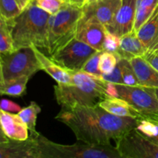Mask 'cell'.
<instances>
[{
  "label": "cell",
  "instance_id": "d6a6232c",
  "mask_svg": "<svg viewBox=\"0 0 158 158\" xmlns=\"http://www.w3.org/2000/svg\"><path fill=\"white\" fill-rule=\"evenodd\" d=\"M143 57L158 71V51H148Z\"/></svg>",
  "mask_w": 158,
  "mask_h": 158
},
{
  "label": "cell",
  "instance_id": "d4e9b609",
  "mask_svg": "<svg viewBox=\"0 0 158 158\" xmlns=\"http://www.w3.org/2000/svg\"><path fill=\"white\" fill-rule=\"evenodd\" d=\"M22 12L15 0H0V17L6 21H11Z\"/></svg>",
  "mask_w": 158,
  "mask_h": 158
},
{
  "label": "cell",
  "instance_id": "8d00e7d4",
  "mask_svg": "<svg viewBox=\"0 0 158 158\" xmlns=\"http://www.w3.org/2000/svg\"><path fill=\"white\" fill-rule=\"evenodd\" d=\"M153 89V91L154 92V94H155V95L157 96V99H158V88H152Z\"/></svg>",
  "mask_w": 158,
  "mask_h": 158
},
{
  "label": "cell",
  "instance_id": "30bf717a",
  "mask_svg": "<svg viewBox=\"0 0 158 158\" xmlns=\"http://www.w3.org/2000/svg\"><path fill=\"white\" fill-rule=\"evenodd\" d=\"M122 0H94L87 2L82 7L80 23L94 22L106 26L115 17Z\"/></svg>",
  "mask_w": 158,
  "mask_h": 158
},
{
  "label": "cell",
  "instance_id": "52a82bcc",
  "mask_svg": "<svg viewBox=\"0 0 158 158\" xmlns=\"http://www.w3.org/2000/svg\"><path fill=\"white\" fill-rule=\"evenodd\" d=\"M115 88L116 97L127 102L140 113L141 118L158 116V99L152 88L124 84H115Z\"/></svg>",
  "mask_w": 158,
  "mask_h": 158
},
{
  "label": "cell",
  "instance_id": "9a60e30c",
  "mask_svg": "<svg viewBox=\"0 0 158 158\" xmlns=\"http://www.w3.org/2000/svg\"><path fill=\"white\" fill-rule=\"evenodd\" d=\"M148 51L134 31L120 37V47L117 52L119 60L126 59L131 60L134 57L143 56Z\"/></svg>",
  "mask_w": 158,
  "mask_h": 158
},
{
  "label": "cell",
  "instance_id": "d590c367",
  "mask_svg": "<svg viewBox=\"0 0 158 158\" xmlns=\"http://www.w3.org/2000/svg\"><path fill=\"white\" fill-rule=\"evenodd\" d=\"M145 119H148V120H151V121L154 122V123H157V124H158V116H157V117H148V118H145Z\"/></svg>",
  "mask_w": 158,
  "mask_h": 158
},
{
  "label": "cell",
  "instance_id": "cb8c5ba5",
  "mask_svg": "<svg viewBox=\"0 0 158 158\" xmlns=\"http://www.w3.org/2000/svg\"><path fill=\"white\" fill-rule=\"evenodd\" d=\"M118 65L121 69L124 85L140 86L138 79L130 60L126 59H120L118 61Z\"/></svg>",
  "mask_w": 158,
  "mask_h": 158
},
{
  "label": "cell",
  "instance_id": "74e56055",
  "mask_svg": "<svg viewBox=\"0 0 158 158\" xmlns=\"http://www.w3.org/2000/svg\"><path fill=\"white\" fill-rule=\"evenodd\" d=\"M90 1H94V0H86V2H90ZM86 3H85V4H86Z\"/></svg>",
  "mask_w": 158,
  "mask_h": 158
},
{
  "label": "cell",
  "instance_id": "83f0119b",
  "mask_svg": "<svg viewBox=\"0 0 158 158\" xmlns=\"http://www.w3.org/2000/svg\"><path fill=\"white\" fill-rule=\"evenodd\" d=\"M100 54H101V51H98L95 54H94L85 63L81 72L86 73H89L90 75L94 76V77L101 78L103 73L99 69V61H100Z\"/></svg>",
  "mask_w": 158,
  "mask_h": 158
},
{
  "label": "cell",
  "instance_id": "9c48e42d",
  "mask_svg": "<svg viewBox=\"0 0 158 158\" xmlns=\"http://www.w3.org/2000/svg\"><path fill=\"white\" fill-rule=\"evenodd\" d=\"M116 141L121 158H158V144L137 128L128 131Z\"/></svg>",
  "mask_w": 158,
  "mask_h": 158
},
{
  "label": "cell",
  "instance_id": "4316f807",
  "mask_svg": "<svg viewBox=\"0 0 158 158\" xmlns=\"http://www.w3.org/2000/svg\"><path fill=\"white\" fill-rule=\"evenodd\" d=\"M119 59L115 54L108 51H101L99 61V69L102 73H110L117 66Z\"/></svg>",
  "mask_w": 158,
  "mask_h": 158
},
{
  "label": "cell",
  "instance_id": "d6986e66",
  "mask_svg": "<svg viewBox=\"0 0 158 158\" xmlns=\"http://www.w3.org/2000/svg\"><path fill=\"white\" fill-rule=\"evenodd\" d=\"M99 106L108 113L119 117L141 118V115L129 103L120 97H107L99 103Z\"/></svg>",
  "mask_w": 158,
  "mask_h": 158
},
{
  "label": "cell",
  "instance_id": "ba28073f",
  "mask_svg": "<svg viewBox=\"0 0 158 158\" xmlns=\"http://www.w3.org/2000/svg\"><path fill=\"white\" fill-rule=\"evenodd\" d=\"M97 52V49L75 37L50 57L59 66L73 73L80 72L86 61Z\"/></svg>",
  "mask_w": 158,
  "mask_h": 158
},
{
  "label": "cell",
  "instance_id": "f546056e",
  "mask_svg": "<svg viewBox=\"0 0 158 158\" xmlns=\"http://www.w3.org/2000/svg\"><path fill=\"white\" fill-rule=\"evenodd\" d=\"M119 47H120V37L106 31L103 50L113 52L117 56Z\"/></svg>",
  "mask_w": 158,
  "mask_h": 158
},
{
  "label": "cell",
  "instance_id": "8992f818",
  "mask_svg": "<svg viewBox=\"0 0 158 158\" xmlns=\"http://www.w3.org/2000/svg\"><path fill=\"white\" fill-rule=\"evenodd\" d=\"M0 81L22 77H31L42 70L32 46L15 49L0 56Z\"/></svg>",
  "mask_w": 158,
  "mask_h": 158
},
{
  "label": "cell",
  "instance_id": "f1b7e54d",
  "mask_svg": "<svg viewBox=\"0 0 158 158\" xmlns=\"http://www.w3.org/2000/svg\"><path fill=\"white\" fill-rule=\"evenodd\" d=\"M66 0H35V4L50 15L56 14Z\"/></svg>",
  "mask_w": 158,
  "mask_h": 158
},
{
  "label": "cell",
  "instance_id": "ffe728a7",
  "mask_svg": "<svg viewBox=\"0 0 158 158\" xmlns=\"http://www.w3.org/2000/svg\"><path fill=\"white\" fill-rule=\"evenodd\" d=\"M29 77H22L12 80L0 81L1 95L20 97L25 93Z\"/></svg>",
  "mask_w": 158,
  "mask_h": 158
},
{
  "label": "cell",
  "instance_id": "4fadbf2b",
  "mask_svg": "<svg viewBox=\"0 0 158 158\" xmlns=\"http://www.w3.org/2000/svg\"><path fill=\"white\" fill-rule=\"evenodd\" d=\"M1 133L11 140H26L29 137V129L18 114L0 110Z\"/></svg>",
  "mask_w": 158,
  "mask_h": 158
},
{
  "label": "cell",
  "instance_id": "1f68e13d",
  "mask_svg": "<svg viewBox=\"0 0 158 158\" xmlns=\"http://www.w3.org/2000/svg\"><path fill=\"white\" fill-rule=\"evenodd\" d=\"M4 111L10 113H19L22 110L21 106L17 103L6 99H2L1 100V109Z\"/></svg>",
  "mask_w": 158,
  "mask_h": 158
},
{
  "label": "cell",
  "instance_id": "6da1fadb",
  "mask_svg": "<svg viewBox=\"0 0 158 158\" xmlns=\"http://www.w3.org/2000/svg\"><path fill=\"white\" fill-rule=\"evenodd\" d=\"M56 120L73 132L78 141L90 145H110L131 130L137 128L139 119L114 115L99 104L62 110Z\"/></svg>",
  "mask_w": 158,
  "mask_h": 158
},
{
  "label": "cell",
  "instance_id": "ac0fdd59",
  "mask_svg": "<svg viewBox=\"0 0 158 158\" xmlns=\"http://www.w3.org/2000/svg\"><path fill=\"white\" fill-rule=\"evenodd\" d=\"M31 46L35 52L37 60L41 66L42 70H44L46 73L49 74L57 82V83H68L70 82L72 78V73H69V71L59 66L55 61L51 59V57L46 56L35 46L32 45Z\"/></svg>",
  "mask_w": 158,
  "mask_h": 158
},
{
  "label": "cell",
  "instance_id": "e0dca14e",
  "mask_svg": "<svg viewBox=\"0 0 158 158\" xmlns=\"http://www.w3.org/2000/svg\"><path fill=\"white\" fill-rule=\"evenodd\" d=\"M137 34L148 51H158V5Z\"/></svg>",
  "mask_w": 158,
  "mask_h": 158
},
{
  "label": "cell",
  "instance_id": "277c9868",
  "mask_svg": "<svg viewBox=\"0 0 158 158\" xmlns=\"http://www.w3.org/2000/svg\"><path fill=\"white\" fill-rule=\"evenodd\" d=\"M36 145L37 158H121L112 145H90L82 141L63 145L51 141L36 131L31 134Z\"/></svg>",
  "mask_w": 158,
  "mask_h": 158
},
{
  "label": "cell",
  "instance_id": "4dcf8cb0",
  "mask_svg": "<svg viewBox=\"0 0 158 158\" xmlns=\"http://www.w3.org/2000/svg\"><path fill=\"white\" fill-rule=\"evenodd\" d=\"M101 78L108 83H114V84H124L121 69L118 65V63H117L115 69L112 72L110 73H103Z\"/></svg>",
  "mask_w": 158,
  "mask_h": 158
},
{
  "label": "cell",
  "instance_id": "44dd1931",
  "mask_svg": "<svg viewBox=\"0 0 158 158\" xmlns=\"http://www.w3.org/2000/svg\"><path fill=\"white\" fill-rule=\"evenodd\" d=\"M158 5V0H137L134 31L137 32L140 26L149 19Z\"/></svg>",
  "mask_w": 158,
  "mask_h": 158
},
{
  "label": "cell",
  "instance_id": "e575fe53",
  "mask_svg": "<svg viewBox=\"0 0 158 158\" xmlns=\"http://www.w3.org/2000/svg\"><path fill=\"white\" fill-rule=\"evenodd\" d=\"M66 1H68L71 4L75 5V6L83 7L85 5V3H86V0H66Z\"/></svg>",
  "mask_w": 158,
  "mask_h": 158
},
{
  "label": "cell",
  "instance_id": "7402d4cb",
  "mask_svg": "<svg viewBox=\"0 0 158 158\" xmlns=\"http://www.w3.org/2000/svg\"><path fill=\"white\" fill-rule=\"evenodd\" d=\"M41 112V107L35 102H31L30 104L25 108H22L18 115L27 126L31 134L36 132V119L38 114Z\"/></svg>",
  "mask_w": 158,
  "mask_h": 158
},
{
  "label": "cell",
  "instance_id": "3957f363",
  "mask_svg": "<svg viewBox=\"0 0 158 158\" xmlns=\"http://www.w3.org/2000/svg\"><path fill=\"white\" fill-rule=\"evenodd\" d=\"M50 15L37 6L35 0H31L18 16L11 21H7L15 49L34 45L39 49L47 50Z\"/></svg>",
  "mask_w": 158,
  "mask_h": 158
},
{
  "label": "cell",
  "instance_id": "2e32d148",
  "mask_svg": "<svg viewBox=\"0 0 158 158\" xmlns=\"http://www.w3.org/2000/svg\"><path fill=\"white\" fill-rule=\"evenodd\" d=\"M138 79L140 86L158 88V71L143 56H137L130 60Z\"/></svg>",
  "mask_w": 158,
  "mask_h": 158
},
{
  "label": "cell",
  "instance_id": "603a6c76",
  "mask_svg": "<svg viewBox=\"0 0 158 158\" xmlns=\"http://www.w3.org/2000/svg\"><path fill=\"white\" fill-rule=\"evenodd\" d=\"M15 50L10 28L6 20L0 17V53L7 54Z\"/></svg>",
  "mask_w": 158,
  "mask_h": 158
},
{
  "label": "cell",
  "instance_id": "5bb4252c",
  "mask_svg": "<svg viewBox=\"0 0 158 158\" xmlns=\"http://www.w3.org/2000/svg\"><path fill=\"white\" fill-rule=\"evenodd\" d=\"M106 33V27L103 24L87 22L79 24L76 38L84 42L97 51H103Z\"/></svg>",
  "mask_w": 158,
  "mask_h": 158
},
{
  "label": "cell",
  "instance_id": "7a4b0ae2",
  "mask_svg": "<svg viewBox=\"0 0 158 158\" xmlns=\"http://www.w3.org/2000/svg\"><path fill=\"white\" fill-rule=\"evenodd\" d=\"M108 85L109 83L103 79L80 71L72 74L69 83L54 86V95L62 110L92 106L110 97Z\"/></svg>",
  "mask_w": 158,
  "mask_h": 158
},
{
  "label": "cell",
  "instance_id": "8fae6325",
  "mask_svg": "<svg viewBox=\"0 0 158 158\" xmlns=\"http://www.w3.org/2000/svg\"><path fill=\"white\" fill-rule=\"evenodd\" d=\"M137 0H122L113 21L107 25V32L119 37L134 31Z\"/></svg>",
  "mask_w": 158,
  "mask_h": 158
},
{
  "label": "cell",
  "instance_id": "484cf974",
  "mask_svg": "<svg viewBox=\"0 0 158 158\" xmlns=\"http://www.w3.org/2000/svg\"><path fill=\"white\" fill-rule=\"evenodd\" d=\"M137 129L149 140L158 144V124L145 118H139Z\"/></svg>",
  "mask_w": 158,
  "mask_h": 158
},
{
  "label": "cell",
  "instance_id": "5b68a950",
  "mask_svg": "<svg viewBox=\"0 0 158 158\" xmlns=\"http://www.w3.org/2000/svg\"><path fill=\"white\" fill-rule=\"evenodd\" d=\"M82 12V7L66 1L56 14L50 15L47 49L49 55H52L75 38Z\"/></svg>",
  "mask_w": 158,
  "mask_h": 158
},
{
  "label": "cell",
  "instance_id": "7c38bea8",
  "mask_svg": "<svg viewBox=\"0 0 158 158\" xmlns=\"http://www.w3.org/2000/svg\"><path fill=\"white\" fill-rule=\"evenodd\" d=\"M0 158H37L35 139L30 136L26 140H11L1 133Z\"/></svg>",
  "mask_w": 158,
  "mask_h": 158
},
{
  "label": "cell",
  "instance_id": "836d02e7",
  "mask_svg": "<svg viewBox=\"0 0 158 158\" xmlns=\"http://www.w3.org/2000/svg\"><path fill=\"white\" fill-rule=\"evenodd\" d=\"M15 1L17 2L19 6L20 9H22V11H23V9L29 5V3L30 2L31 0H15Z\"/></svg>",
  "mask_w": 158,
  "mask_h": 158
}]
</instances>
